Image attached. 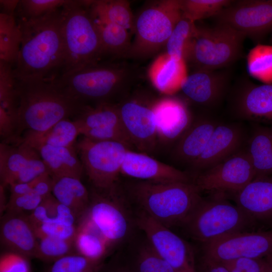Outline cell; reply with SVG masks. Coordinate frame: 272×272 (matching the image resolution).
I'll list each match as a JSON object with an SVG mask.
<instances>
[{"mask_svg":"<svg viewBox=\"0 0 272 272\" xmlns=\"http://www.w3.org/2000/svg\"><path fill=\"white\" fill-rule=\"evenodd\" d=\"M214 18L254 40L272 30V0L233 1Z\"/></svg>","mask_w":272,"mask_h":272,"instance_id":"5bb4252c","label":"cell"},{"mask_svg":"<svg viewBox=\"0 0 272 272\" xmlns=\"http://www.w3.org/2000/svg\"><path fill=\"white\" fill-rule=\"evenodd\" d=\"M197 272H229L227 268L221 262L203 259V267L201 270Z\"/></svg>","mask_w":272,"mask_h":272,"instance_id":"f907efd6","label":"cell"},{"mask_svg":"<svg viewBox=\"0 0 272 272\" xmlns=\"http://www.w3.org/2000/svg\"><path fill=\"white\" fill-rule=\"evenodd\" d=\"M252 221L237 205L221 195L202 199L183 226L192 238L202 243L245 231Z\"/></svg>","mask_w":272,"mask_h":272,"instance_id":"52a82bcc","label":"cell"},{"mask_svg":"<svg viewBox=\"0 0 272 272\" xmlns=\"http://www.w3.org/2000/svg\"><path fill=\"white\" fill-rule=\"evenodd\" d=\"M90 181L98 191H109L119 185V175L130 147L116 141H97L85 137L75 144Z\"/></svg>","mask_w":272,"mask_h":272,"instance_id":"9c48e42d","label":"cell"},{"mask_svg":"<svg viewBox=\"0 0 272 272\" xmlns=\"http://www.w3.org/2000/svg\"><path fill=\"white\" fill-rule=\"evenodd\" d=\"M33 148L38 152L53 178L69 176L81 179L84 171L75 146L41 145Z\"/></svg>","mask_w":272,"mask_h":272,"instance_id":"d4e9b609","label":"cell"},{"mask_svg":"<svg viewBox=\"0 0 272 272\" xmlns=\"http://www.w3.org/2000/svg\"><path fill=\"white\" fill-rule=\"evenodd\" d=\"M127 71L120 65L98 62L52 80L71 95L87 101L107 102L127 79Z\"/></svg>","mask_w":272,"mask_h":272,"instance_id":"30bf717a","label":"cell"},{"mask_svg":"<svg viewBox=\"0 0 272 272\" xmlns=\"http://www.w3.org/2000/svg\"><path fill=\"white\" fill-rule=\"evenodd\" d=\"M123 193L119 185L109 191L95 189L90 195L89 207L82 217L98 231L110 251L130 239L137 227L134 215L130 212Z\"/></svg>","mask_w":272,"mask_h":272,"instance_id":"5b68a950","label":"cell"},{"mask_svg":"<svg viewBox=\"0 0 272 272\" xmlns=\"http://www.w3.org/2000/svg\"><path fill=\"white\" fill-rule=\"evenodd\" d=\"M80 134L75 120H61L48 129L42 132L25 131L22 137L14 141L23 142L33 148L41 145L54 147H74Z\"/></svg>","mask_w":272,"mask_h":272,"instance_id":"4316f807","label":"cell"},{"mask_svg":"<svg viewBox=\"0 0 272 272\" xmlns=\"http://www.w3.org/2000/svg\"><path fill=\"white\" fill-rule=\"evenodd\" d=\"M94 20L100 33L103 54H128L131 45L129 31L115 23Z\"/></svg>","mask_w":272,"mask_h":272,"instance_id":"836d02e7","label":"cell"},{"mask_svg":"<svg viewBox=\"0 0 272 272\" xmlns=\"http://www.w3.org/2000/svg\"><path fill=\"white\" fill-rule=\"evenodd\" d=\"M35 180L36 179L29 182L16 183L10 185L11 193L10 197L20 196L32 191Z\"/></svg>","mask_w":272,"mask_h":272,"instance_id":"681fc988","label":"cell"},{"mask_svg":"<svg viewBox=\"0 0 272 272\" xmlns=\"http://www.w3.org/2000/svg\"><path fill=\"white\" fill-rule=\"evenodd\" d=\"M180 0H163L145 8L135 20V37L128 54L147 56L165 46L182 17Z\"/></svg>","mask_w":272,"mask_h":272,"instance_id":"ba28073f","label":"cell"},{"mask_svg":"<svg viewBox=\"0 0 272 272\" xmlns=\"http://www.w3.org/2000/svg\"><path fill=\"white\" fill-rule=\"evenodd\" d=\"M203 245V259L219 262L240 258H265L272 255V232L242 231Z\"/></svg>","mask_w":272,"mask_h":272,"instance_id":"4fadbf2b","label":"cell"},{"mask_svg":"<svg viewBox=\"0 0 272 272\" xmlns=\"http://www.w3.org/2000/svg\"><path fill=\"white\" fill-rule=\"evenodd\" d=\"M61 15L64 59L58 77L96 63L103 55L100 33L85 1L67 0Z\"/></svg>","mask_w":272,"mask_h":272,"instance_id":"277c9868","label":"cell"},{"mask_svg":"<svg viewBox=\"0 0 272 272\" xmlns=\"http://www.w3.org/2000/svg\"><path fill=\"white\" fill-rule=\"evenodd\" d=\"M246 151L255 178L272 176V128L257 127L250 137Z\"/></svg>","mask_w":272,"mask_h":272,"instance_id":"f1b7e54d","label":"cell"},{"mask_svg":"<svg viewBox=\"0 0 272 272\" xmlns=\"http://www.w3.org/2000/svg\"><path fill=\"white\" fill-rule=\"evenodd\" d=\"M246 37L224 24L197 26L186 61L196 70L216 71L236 61Z\"/></svg>","mask_w":272,"mask_h":272,"instance_id":"8992f818","label":"cell"},{"mask_svg":"<svg viewBox=\"0 0 272 272\" xmlns=\"http://www.w3.org/2000/svg\"><path fill=\"white\" fill-rule=\"evenodd\" d=\"M74 120L81 131L97 128L123 129L118 106L107 102L98 103L94 107L86 105ZM124 130V129H123Z\"/></svg>","mask_w":272,"mask_h":272,"instance_id":"1f68e13d","label":"cell"},{"mask_svg":"<svg viewBox=\"0 0 272 272\" xmlns=\"http://www.w3.org/2000/svg\"><path fill=\"white\" fill-rule=\"evenodd\" d=\"M184 62L166 53L158 56L148 71L152 84L165 94H171L180 89L182 81L187 76Z\"/></svg>","mask_w":272,"mask_h":272,"instance_id":"484cf974","label":"cell"},{"mask_svg":"<svg viewBox=\"0 0 272 272\" xmlns=\"http://www.w3.org/2000/svg\"><path fill=\"white\" fill-rule=\"evenodd\" d=\"M28 259L21 255L7 252L1 257L0 272H30Z\"/></svg>","mask_w":272,"mask_h":272,"instance_id":"7dc6e473","label":"cell"},{"mask_svg":"<svg viewBox=\"0 0 272 272\" xmlns=\"http://www.w3.org/2000/svg\"><path fill=\"white\" fill-rule=\"evenodd\" d=\"M222 263L229 272H269L265 258H240Z\"/></svg>","mask_w":272,"mask_h":272,"instance_id":"bcb514c9","label":"cell"},{"mask_svg":"<svg viewBox=\"0 0 272 272\" xmlns=\"http://www.w3.org/2000/svg\"><path fill=\"white\" fill-rule=\"evenodd\" d=\"M118 107L122 126L132 145L143 152L151 151L158 137L153 105L130 100Z\"/></svg>","mask_w":272,"mask_h":272,"instance_id":"9a60e30c","label":"cell"},{"mask_svg":"<svg viewBox=\"0 0 272 272\" xmlns=\"http://www.w3.org/2000/svg\"><path fill=\"white\" fill-rule=\"evenodd\" d=\"M233 2L230 0L180 1L183 16L194 22L200 19L214 17Z\"/></svg>","mask_w":272,"mask_h":272,"instance_id":"74e56055","label":"cell"},{"mask_svg":"<svg viewBox=\"0 0 272 272\" xmlns=\"http://www.w3.org/2000/svg\"><path fill=\"white\" fill-rule=\"evenodd\" d=\"M124 192L143 211L164 226H183L202 199L192 182L135 180Z\"/></svg>","mask_w":272,"mask_h":272,"instance_id":"3957f363","label":"cell"},{"mask_svg":"<svg viewBox=\"0 0 272 272\" xmlns=\"http://www.w3.org/2000/svg\"><path fill=\"white\" fill-rule=\"evenodd\" d=\"M219 124L216 120L209 117L192 122L176 145L174 156L176 160L190 165L202 154Z\"/></svg>","mask_w":272,"mask_h":272,"instance_id":"603a6c76","label":"cell"},{"mask_svg":"<svg viewBox=\"0 0 272 272\" xmlns=\"http://www.w3.org/2000/svg\"><path fill=\"white\" fill-rule=\"evenodd\" d=\"M265 259L268 263L269 272H272V255L266 257Z\"/></svg>","mask_w":272,"mask_h":272,"instance_id":"f5cc1de1","label":"cell"},{"mask_svg":"<svg viewBox=\"0 0 272 272\" xmlns=\"http://www.w3.org/2000/svg\"><path fill=\"white\" fill-rule=\"evenodd\" d=\"M100 268V267L99 268H96V269H91L86 270L82 272H98Z\"/></svg>","mask_w":272,"mask_h":272,"instance_id":"db71d44e","label":"cell"},{"mask_svg":"<svg viewBox=\"0 0 272 272\" xmlns=\"http://www.w3.org/2000/svg\"><path fill=\"white\" fill-rule=\"evenodd\" d=\"M245 131L237 123H219L200 156L190 166L197 173L227 158L240 150Z\"/></svg>","mask_w":272,"mask_h":272,"instance_id":"2e32d148","label":"cell"},{"mask_svg":"<svg viewBox=\"0 0 272 272\" xmlns=\"http://www.w3.org/2000/svg\"><path fill=\"white\" fill-rule=\"evenodd\" d=\"M61 8L39 18L18 19L21 41L13 68L16 79L51 80L60 75L64 59Z\"/></svg>","mask_w":272,"mask_h":272,"instance_id":"6da1fadb","label":"cell"},{"mask_svg":"<svg viewBox=\"0 0 272 272\" xmlns=\"http://www.w3.org/2000/svg\"><path fill=\"white\" fill-rule=\"evenodd\" d=\"M13 67L0 60V109L13 119L17 110L16 79Z\"/></svg>","mask_w":272,"mask_h":272,"instance_id":"8d00e7d4","label":"cell"},{"mask_svg":"<svg viewBox=\"0 0 272 272\" xmlns=\"http://www.w3.org/2000/svg\"><path fill=\"white\" fill-rule=\"evenodd\" d=\"M1 241L8 252L36 258L38 239L25 213L6 212L1 221Z\"/></svg>","mask_w":272,"mask_h":272,"instance_id":"ac0fdd59","label":"cell"},{"mask_svg":"<svg viewBox=\"0 0 272 272\" xmlns=\"http://www.w3.org/2000/svg\"><path fill=\"white\" fill-rule=\"evenodd\" d=\"M17 106L13 140L23 131H44L59 121L77 116L86 104L53 80L16 79Z\"/></svg>","mask_w":272,"mask_h":272,"instance_id":"7a4b0ae2","label":"cell"},{"mask_svg":"<svg viewBox=\"0 0 272 272\" xmlns=\"http://www.w3.org/2000/svg\"><path fill=\"white\" fill-rule=\"evenodd\" d=\"M21 32L15 14H0V60L14 68L18 57Z\"/></svg>","mask_w":272,"mask_h":272,"instance_id":"d6a6232c","label":"cell"},{"mask_svg":"<svg viewBox=\"0 0 272 272\" xmlns=\"http://www.w3.org/2000/svg\"><path fill=\"white\" fill-rule=\"evenodd\" d=\"M19 3V1L17 0H1V8H2L1 12L15 14Z\"/></svg>","mask_w":272,"mask_h":272,"instance_id":"816d5d0a","label":"cell"},{"mask_svg":"<svg viewBox=\"0 0 272 272\" xmlns=\"http://www.w3.org/2000/svg\"><path fill=\"white\" fill-rule=\"evenodd\" d=\"M250 56V71L262 80H272V46H258Z\"/></svg>","mask_w":272,"mask_h":272,"instance_id":"60d3db41","label":"cell"},{"mask_svg":"<svg viewBox=\"0 0 272 272\" xmlns=\"http://www.w3.org/2000/svg\"><path fill=\"white\" fill-rule=\"evenodd\" d=\"M134 219L137 227L174 272H197L193 250L187 242L143 211L138 210Z\"/></svg>","mask_w":272,"mask_h":272,"instance_id":"8fae6325","label":"cell"},{"mask_svg":"<svg viewBox=\"0 0 272 272\" xmlns=\"http://www.w3.org/2000/svg\"><path fill=\"white\" fill-rule=\"evenodd\" d=\"M38 239L49 237L66 240H74L78 226H66L58 223H43L34 227Z\"/></svg>","mask_w":272,"mask_h":272,"instance_id":"7bdbcfd3","label":"cell"},{"mask_svg":"<svg viewBox=\"0 0 272 272\" xmlns=\"http://www.w3.org/2000/svg\"><path fill=\"white\" fill-rule=\"evenodd\" d=\"M74 240L77 254L99 263L110 252L106 241L98 231L86 219L79 220Z\"/></svg>","mask_w":272,"mask_h":272,"instance_id":"4dcf8cb0","label":"cell"},{"mask_svg":"<svg viewBox=\"0 0 272 272\" xmlns=\"http://www.w3.org/2000/svg\"><path fill=\"white\" fill-rule=\"evenodd\" d=\"M103 263L94 261L79 254H71L52 262L47 272H82L99 268Z\"/></svg>","mask_w":272,"mask_h":272,"instance_id":"b9f144b4","label":"cell"},{"mask_svg":"<svg viewBox=\"0 0 272 272\" xmlns=\"http://www.w3.org/2000/svg\"><path fill=\"white\" fill-rule=\"evenodd\" d=\"M98 272H134L123 258H114L103 263Z\"/></svg>","mask_w":272,"mask_h":272,"instance_id":"c3c4849f","label":"cell"},{"mask_svg":"<svg viewBox=\"0 0 272 272\" xmlns=\"http://www.w3.org/2000/svg\"><path fill=\"white\" fill-rule=\"evenodd\" d=\"M159 138L172 141L180 138L192 123L190 113L180 100L167 98L153 104Z\"/></svg>","mask_w":272,"mask_h":272,"instance_id":"44dd1931","label":"cell"},{"mask_svg":"<svg viewBox=\"0 0 272 272\" xmlns=\"http://www.w3.org/2000/svg\"><path fill=\"white\" fill-rule=\"evenodd\" d=\"M80 134L97 141H116L121 142L131 147V143L123 129L114 127L91 128L82 130Z\"/></svg>","mask_w":272,"mask_h":272,"instance_id":"f6af8a7d","label":"cell"},{"mask_svg":"<svg viewBox=\"0 0 272 272\" xmlns=\"http://www.w3.org/2000/svg\"><path fill=\"white\" fill-rule=\"evenodd\" d=\"M120 173L138 180L155 182L190 181L186 173L162 163L148 154L131 151L126 152Z\"/></svg>","mask_w":272,"mask_h":272,"instance_id":"e0dca14e","label":"cell"},{"mask_svg":"<svg viewBox=\"0 0 272 272\" xmlns=\"http://www.w3.org/2000/svg\"><path fill=\"white\" fill-rule=\"evenodd\" d=\"M229 79L225 73L196 70L183 80L180 89L191 101L205 106L219 103L225 95Z\"/></svg>","mask_w":272,"mask_h":272,"instance_id":"d6986e66","label":"cell"},{"mask_svg":"<svg viewBox=\"0 0 272 272\" xmlns=\"http://www.w3.org/2000/svg\"><path fill=\"white\" fill-rule=\"evenodd\" d=\"M235 194L237 206L252 221L272 217V176L254 178Z\"/></svg>","mask_w":272,"mask_h":272,"instance_id":"7402d4cb","label":"cell"},{"mask_svg":"<svg viewBox=\"0 0 272 272\" xmlns=\"http://www.w3.org/2000/svg\"><path fill=\"white\" fill-rule=\"evenodd\" d=\"M67 1V0H66ZM66 0H22L17 8L19 18H39L61 8Z\"/></svg>","mask_w":272,"mask_h":272,"instance_id":"ab89813d","label":"cell"},{"mask_svg":"<svg viewBox=\"0 0 272 272\" xmlns=\"http://www.w3.org/2000/svg\"><path fill=\"white\" fill-rule=\"evenodd\" d=\"M93 18L118 24L134 32L135 20L129 3L124 0L85 1Z\"/></svg>","mask_w":272,"mask_h":272,"instance_id":"f546056e","label":"cell"},{"mask_svg":"<svg viewBox=\"0 0 272 272\" xmlns=\"http://www.w3.org/2000/svg\"><path fill=\"white\" fill-rule=\"evenodd\" d=\"M196 28L195 22L182 15L167 41L166 53L186 61Z\"/></svg>","mask_w":272,"mask_h":272,"instance_id":"d590c367","label":"cell"},{"mask_svg":"<svg viewBox=\"0 0 272 272\" xmlns=\"http://www.w3.org/2000/svg\"><path fill=\"white\" fill-rule=\"evenodd\" d=\"M38 152L19 141L4 142L0 144V175L2 185L10 186L15 179L35 159Z\"/></svg>","mask_w":272,"mask_h":272,"instance_id":"cb8c5ba5","label":"cell"},{"mask_svg":"<svg viewBox=\"0 0 272 272\" xmlns=\"http://www.w3.org/2000/svg\"><path fill=\"white\" fill-rule=\"evenodd\" d=\"M44 199L33 190L26 194L10 197L5 209L7 213H26L33 211Z\"/></svg>","mask_w":272,"mask_h":272,"instance_id":"ee69618b","label":"cell"},{"mask_svg":"<svg viewBox=\"0 0 272 272\" xmlns=\"http://www.w3.org/2000/svg\"><path fill=\"white\" fill-rule=\"evenodd\" d=\"M233 110L242 119L272 121V84L244 85L235 95Z\"/></svg>","mask_w":272,"mask_h":272,"instance_id":"ffe728a7","label":"cell"},{"mask_svg":"<svg viewBox=\"0 0 272 272\" xmlns=\"http://www.w3.org/2000/svg\"></svg>","mask_w":272,"mask_h":272,"instance_id":"11a10c76","label":"cell"},{"mask_svg":"<svg viewBox=\"0 0 272 272\" xmlns=\"http://www.w3.org/2000/svg\"><path fill=\"white\" fill-rule=\"evenodd\" d=\"M36 258L46 262H53L66 255L78 254L74 240L44 237L38 239Z\"/></svg>","mask_w":272,"mask_h":272,"instance_id":"f35d334b","label":"cell"},{"mask_svg":"<svg viewBox=\"0 0 272 272\" xmlns=\"http://www.w3.org/2000/svg\"><path fill=\"white\" fill-rule=\"evenodd\" d=\"M52 194L60 203L69 208L78 221L87 211L90 195L81 179L69 176L53 178Z\"/></svg>","mask_w":272,"mask_h":272,"instance_id":"83f0119b","label":"cell"},{"mask_svg":"<svg viewBox=\"0 0 272 272\" xmlns=\"http://www.w3.org/2000/svg\"><path fill=\"white\" fill-rule=\"evenodd\" d=\"M144 241L125 261L134 272H174L145 235Z\"/></svg>","mask_w":272,"mask_h":272,"instance_id":"e575fe53","label":"cell"},{"mask_svg":"<svg viewBox=\"0 0 272 272\" xmlns=\"http://www.w3.org/2000/svg\"><path fill=\"white\" fill-rule=\"evenodd\" d=\"M255 178L246 150H240L197 173L192 182L200 191L237 193Z\"/></svg>","mask_w":272,"mask_h":272,"instance_id":"7c38bea8","label":"cell"}]
</instances>
